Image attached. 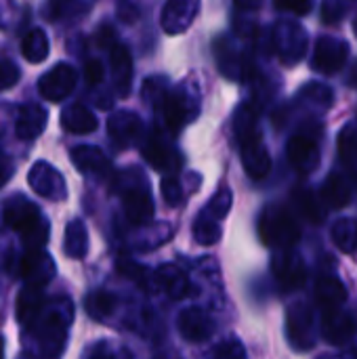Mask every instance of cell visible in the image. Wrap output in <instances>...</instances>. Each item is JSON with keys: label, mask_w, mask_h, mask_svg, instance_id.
<instances>
[{"label": "cell", "mask_w": 357, "mask_h": 359, "mask_svg": "<svg viewBox=\"0 0 357 359\" xmlns=\"http://www.w3.org/2000/svg\"><path fill=\"white\" fill-rule=\"evenodd\" d=\"M286 337L295 351H309L316 347L314 309L307 303H295L286 316Z\"/></svg>", "instance_id": "cell-9"}, {"label": "cell", "mask_w": 357, "mask_h": 359, "mask_svg": "<svg viewBox=\"0 0 357 359\" xmlns=\"http://www.w3.org/2000/svg\"><path fill=\"white\" fill-rule=\"evenodd\" d=\"M259 236L265 246L274 250H286L299 242L301 227L288 208L269 204L259 217Z\"/></svg>", "instance_id": "cell-4"}, {"label": "cell", "mask_w": 357, "mask_h": 359, "mask_svg": "<svg viewBox=\"0 0 357 359\" xmlns=\"http://www.w3.org/2000/svg\"><path fill=\"white\" fill-rule=\"evenodd\" d=\"M4 223L21 236L27 248H44L48 242V221L25 196H11L4 202Z\"/></svg>", "instance_id": "cell-3"}, {"label": "cell", "mask_w": 357, "mask_h": 359, "mask_svg": "<svg viewBox=\"0 0 357 359\" xmlns=\"http://www.w3.org/2000/svg\"><path fill=\"white\" fill-rule=\"evenodd\" d=\"M168 88L170 86H168L166 78H149V80L143 82V99L158 109Z\"/></svg>", "instance_id": "cell-38"}, {"label": "cell", "mask_w": 357, "mask_h": 359, "mask_svg": "<svg viewBox=\"0 0 357 359\" xmlns=\"http://www.w3.org/2000/svg\"><path fill=\"white\" fill-rule=\"evenodd\" d=\"M347 57H349V44L345 40L324 36L316 42L311 67L324 76H332L345 67Z\"/></svg>", "instance_id": "cell-13"}, {"label": "cell", "mask_w": 357, "mask_h": 359, "mask_svg": "<svg viewBox=\"0 0 357 359\" xmlns=\"http://www.w3.org/2000/svg\"><path fill=\"white\" fill-rule=\"evenodd\" d=\"M4 355V339L0 337V358Z\"/></svg>", "instance_id": "cell-49"}, {"label": "cell", "mask_w": 357, "mask_h": 359, "mask_svg": "<svg viewBox=\"0 0 357 359\" xmlns=\"http://www.w3.org/2000/svg\"><path fill=\"white\" fill-rule=\"evenodd\" d=\"M307 32L297 21H280L271 32V48L284 65L299 63L307 53Z\"/></svg>", "instance_id": "cell-8"}, {"label": "cell", "mask_w": 357, "mask_h": 359, "mask_svg": "<svg viewBox=\"0 0 357 359\" xmlns=\"http://www.w3.org/2000/svg\"><path fill=\"white\" fill-rule=\"evenodd\" d=\"M46 120H48V114H46V109L42 105H38V103H25L17 111L15 135L21 141H32L38 135H42V130L46 128Z\"/></svg>", "instance_id": "cell-23"}, {"label": "cell", "mask_w": 357, "mask_h": 359, "mask_svg": "<svg viewBox=\"0 0 357 359\" xmlns=\"http://www.w3.org/2000/svg\"><path fill=\"white\" fill-rule=\"evenodd\" d=\"M177 328H179V334L187 343H204L215 334L213 318L200 307H189V309L181 311V316L177 320Z\"/></svg>", "instance_id": "cell-18"}, {"label": "cell", "mask_w": 357, "mask_h": 359, "mask_svg": "<svg viewBox=\"0 0 357 359\" xmlns=\"http://www.w3.org/2000/svg\"><path fill=\"white\" fill-rule=\"evenodd\" d=\"M128 172H130V175H126L128 183L122 187L124 215L133 225H147L156 212L154 198L147 189V183H145L141 170H128Z\"/></svg>", "instance_id": "cell-7"}, {"label": "cell", "mask_w": 357, "mask_h": 359, "mask_svg": "<svg viewBox=\"0 0 357 359\" xmlns=\"http://www.w3.org/2000/svg\"><path fill=\"white\" fill-rule=\"evenodd\" d=\"M332 240L339 250L353 255L357 250V221L356 219H339L332 223Z\"/></svg>", "instance_id": "cell-35"}, {"label": "cell", "mask_w": 357, "mask_h": 359, "mask_svg": "<svg viewBox=\"0 0 357 359\" xmlns=\"http://www.w3.org/2000/svg\"><path fill=\"white\" fill-rule=\"evenodd\" d=\"M88 355H107V347H105V345L101 343L99 347L90 349V351H88Z\"/></svg>", "instance_id": "cell-47"}, {"label": "cell", "mask_w": 357, "mask_h": 359, "mask_svg": "<svg viewBox=\"0 0 357 359\" xmlns=\"http://www.w3.org/2000/svg\"><path fill=\"white\" fill-rule=\"evenodd\" d=\"M292 200H295V206H297V210L301 212V217L305 221H309L314 225H322L324 223L326 208H324V202H322L320 196H316L309 189H295Z\"/></svg>", "instance_id": "cell-28"}, {"label": "cell", "mask_w": 357, "mask_h": 359, "mask_svg": "<svg viewBox=\"0 0 357 359\" xmlns=\"http://www.w3.org/2000/svg\"><path fill=\"white\" fill-rule=\"evenodd\" d=\"M11 175H13V162L0 151V187L11 179Z\"/></svg>", "instance_id": "cell-45"}, {"label": "cell", "mask_w": 357, "mask_h": 359, "mask_svg": "<svg viewBox=\"0 0 357 359\" xmlns=\"http://www.w3.org/2000/svg\"><path fill=\"white\" fill-rule=\"evenodd\" d=\"M84 11V4L80 0H50V17L63 19L74 17Z\"/></svg>", "instance_id": "cell-40"}, {"label": "cell", "mask_w": 357, "mask_h": 359, "mask_svg": "<svg viewBox=\"0 0 357 359\" xmlns=\"http://www.w3.org/2000/svg\"><path fill=\"white\" fill-rule=\"evenodd\" d=\"M316 301H318L320 309L345 305L347 303V288L335 276H320L316 282Z\"/></svg>", "instance_id": "cell-27"}, {"label": "cell", "mask_w": 357, "mask_h": 359, "mask_svg": "<svg viewBox=\"0 0 357 359\" xmlns=\"http://www.w3.org/2000/svg\"><path fill=\"white\" fill-rule=\"evenodd\" d=\"M44 288H38V286H25L19 297H17V322L21 326H27L34 316L42 309L46 297L42 292Z\"/></svg>", "instance_id": "cell-29"}, {"label": "cell", "mask_w": 357, "mask_h": 359, "mask_svg": "<svg viewBox=\"0 0 357 359\" xmlns=\"http://www.w3.org/2000/svg\"><path fill=\"white\" fill-rule=\"evenodd\" d=\"M339 156L357 181V124H347L339 133Z\"/></svg>", "instance_id": "cell-32"}, {"label": "cell", "mask_w": 357, "mask_h": 359, "mask_svg": "<svg viewBox=\"0 0 357 359\" xmlns=\"http://www.w3.org/2000/svg\"><path fill=\"white\" fill-rule=\"evenodd\" d=\"M154 282L158 288H162L173 301H181L187 294H191L189 280L177 265H160L154 273Z\"/></svg>", "instance_id": "cell-24"}, {"label": "cell", "mask_w": 357, "mask_h": 359, "mask_svg": "<svg viewBox=\"0 0 357 359\" xmlns=\"http://www.w3.org/2000/svg\"><path fill=\"white\" fill-rule=\"evenodd\" d=\"M353 32H356V36H357V17H356V21H353Z\"/></svg>", "instance_id": "cell-50"}, {"label": "cell", "mask_w": 357, "mask_h": 359, "mask_svg": "<svg viewBox=\"0 0 357 359\" xmlns=\"http://www.w3.org/2000/svg\"><path fill=\"white\" fill-rule=\"evenodd\" d=\"M162 196H164V200H166V204H170V206H179L181 202H183V189H181V183H179V179L170 172V175H164V179H162Z\"/></svg>", "instance_id": "cell-39"}, {"label": "cell", "mask_w": 357, "mask_h": 359, "mask_svg": "<svg viewBox=\"0 0 357 359\" xmlns=\"http://www.w3.org/2000/svg\"><path fill=\"white\" fill-rule=\"evenodd\" d=\"M84 78L88 86H99L103 82V63L99 59H88L84 63Z\"/></svg>", "instance_id": "cell-44"}, {"label": "cell", "mask_w": 357, "mask_h": 359, "mask_svg": "<svg viewBox=\"0 0 357 359\" xmlns=\"http://www.w3.org/2000/svg\"><path fill=\"white\" fill-rule=\"evenodd\" d=\"M215 53H217V63L221 67V72L231 78V80H244L248 78L250 74V61L246 55L238 53L229 42L227 38H219L217 44H215Z\"/></svg>", "instance_id": "cell-22"}, {"label": "cell", "mask_w": 357, "mask_h": 359, "mask_svg": "<svg viewBox=\"0 0 357 359\" xmlns=\"http://www.w3.org/2000/svg\"><path fill=\"white\" fill-rule=\"evenodd\" d=\"M231 202H234V196H231V189L229 187H221L206 204V212L213 215L215 219H225L229 215V208H231Z\"/></svg>", "instance_id": "cell-37"}, {"label": "cell", "mask_w": 357, "mask_h": 359, "mask_svg": "<svg viewBox=\"0 0 357 359\" xmlns=\"http://www.w3.org/2000/svg\"><path fill=\"white\" fill-rule=\"evenodd\" d=\"M320 139H322V124L316 120L305 122L288 141L286 156L290 166L299 175H309L320 166Z\"/></svg>", "instance_id": "cell-6"}, {"label": "cell", "mask_w": 357, "mask_h": 359, "mask_svg": "<svg viewBox=\"0 0 357 359\" xmlns=\"http://www.w3.org/2000/svg\"><path fill=\"white\" fill-rule=\"evenodd\" d=\"M240 11H257L261 6V0H234Z\"/></svg>", "instance_id": "cell-46"}, {"label": "cell", "mask_w": 357, "mask_h": 359, "mask_svg": "<svg viewBox=\"0 0 357 359\" xmlns=\"http://www.w3.org/2000/svg\"><path fill=\"white\" fill-rule=\"evenodd\" d=\"M107 133H109L112 141L124 149V147L141 141V137L145 135V126H143L141 116H137L135 111H128V109H120L109 116Z\"/></svg>", "instance_id": "cell-17"}, {"label": "cell", "mask_w": 357, "mask_h": 359, "mask_svg": "<svg viewBox=\"0 0 357 359\" xmlns=\"http://www.w3.org/2000/svg\"><path fill=\"white\" fill-rule=\"evenodd\" d=\"M320 334L330 345H347L357 334V318L343 309V305L337 307H324L322 309V322H320Z\"/></svg>", "instance_id": "cell-10"}, {"label": "cell", "mask_w": 357, "mask_h": 359, "mask_svg": "<svg viewBox=\"0 0 357 359\" xmlns=\"http://www.w3.org/2000/svg\"><path fill=\"white\" fill-rule=\"evenodd\" d=\"M213 355L215 358H225V359H238L246 355V349L242 347V343L238 339H227L225 343L217 345L213 349Z\"/></svg>", "instance_id": "cell-41"}, {"label": "cell", "mask_w": 357, "mask_h": 359, "mask_svg": "<svg viewBox=\"0 0 357 359\" xmlns=\"http://www.w3.org/2000/svg\"><path fill=\"white\" fill-rule=\"evenodd\" d=\"M76 69L67 63H57L38 80V90L48 101H63L76 86Z\"/></svg>", "instance_id": "cell-16"}, {"label": "cell", "mask_w": 357, "mask_h": 359, "mask_svg": "<svg viewBox=\"0 0 357 359\" xmlns=\"http://www.w3.org/2000/svg\"><path fill=\"white\" fill-rule=\"evenodd\" d=\"M107 48H109V67H112V80H114L116 93L120 97H126L130 93V86H133L130 50L120 42H112Z\"/></svg>", "instance_id": "cell-20"}, {"label": "cell", "mask_w": 357, "mask_h": 359, "mask_svg": "<svg viewBox=\"0 0 357 359\" xmlns=\"http://www.w3.org/2000/svg\"><path fill=\"white\" fill-rule=\"evenodd\" d=\"M19 76H21V72L11 59H0V90L17 84Z\"/></svg>", "instance_id": "cell-43"}, {"label": "cell", "mask_w": 357, "mask_h": 359, "mask_svg": "<svg viewBox=\"0 0 357 359\" xmlns=\"http://www.w3.org/2000/svg\"><path fill=\"white\" fill-rule=\"evenodd\" d=\"M57 273L53 259L44 252V248H27L19 261V276L23 278L25 286L44 288Z\"/></svg>", "instance_id": "cell-14"}, {"label": "cell", "mask_w": 357, "mask_h": 359, "mask_svg": "<svg viewBox=\"0 0 357 359\" xmlns=\"http://www.w3.org/2000/svg\"><path fill=\"white\" fill-rule=\"evenodd\" d=\"M320 198L326 206H330L332 210H341L351 202V187L347 183V179L339 172H330L322 185Z\"/></svg>", "instance_id": "cell-26"}, {"label": "cell", "mask_w": 357, "mask_h": 359, "mask_svg": "<svg viewBox=\"0 0 357 359\" xmlns=\"http://www.w3.org/2000/svg\"><path fill=\"white\" fill-rule=\"evenodd\" d=\"M194 240L202 246H213L221 240V225H219V219H215L213 215H208L206 210H202L196 221H194Z\"/></svg>", "instance_id": "cell-33"}, {"label": "cell", "mask_w": 357, "mask_h": 359, "mask_svg": "<svg viewBox=\"0 0 357 359\" xmlns=\"http://www.w3.org/2000/svg\"><path fill=\"white\" fill-rule=\"evenodd\" d=\"M164 116V124L173 135H177L185 124L198 118L200 114V95L191 82H181L175 88H168L160 107Z\"/></svg>", "instance_id": "cell-5"}, {"label": "cell", "mask_w": 357, "mask_h": 359, "mask_svg": "<svg viewBox=\"0 0 357 359\" xmlns=\"http://www.w3.org/2000/svg\"><path fill=\"white\" fill-rule=\"evenodd\" d=\"M61 126L72 135H88V133L97 130L99 122H97V116L88 107H84L80 103H74L69 107H63Z\"/></svg>", "instance_id": "cell-25"}, {"label": "cell", "mask_w": 357, "mask_h": 359, "mask_svg": "<svg viewBox=\"0 0 357 359\" xmlns=\"http://www.w3.org/2000/svg\"><path fill=\"white\" fill-rule=\"evenodd\" d=\"M74 307L65 297L44 301L42 309L34 316V320L23 326L25 339L34 341V351L44 358H57L65 349L67 328L72 324Z\"/></svg>", "instance_id": "cell-1"}, {"label": "cell", "mask_w": 357, "mask_h": 359, "mask_svg": "<svg viewBox=\"0 0 357 359\" xmlns=\"http://www.w3.org/2000/svg\"><path fill=\"white\" fill-rule=\"evenodd\" d=\"M84 307H86V313L93 320H107L109 316H114V311L118 307V301L107 290H95L84 299Z\"/></svg>", "instance_id": "cell-34"}, {"label": "cell", "mask_w": 357, "mask_h": 359, "mask_svg": "<svg viewBox=\"0 0 357 359\" xmlns=\"http://www.w3.org/2000/svg\"><path fill=\"white\" fill-rule=\"evenodd\" d=\"M50 44H48V36L44 34V29L34 27L29 29L23 40H21V55L29 61V63H42L48 57Z\"/></svg>", "instance_id": "cell-30"}, {"label": "cell", "mask_w": 357, "mask_h": 359, "mask_svg": "<svg viewBox=\"0 0 357 359\" xmlns=\"http://www.w3.org/2000/svg\"><path fill=\"white\" fill-rule=\"evenodd\" d=\"M271 271L276 282L284 290H299L307 280V267L303 259L297 252H292V248L278 250V255L271 261Z\"/></svg>", "instance_id": "cell-15"}, {"label": "cell", "mask_w": 357, "mask_h": 359, "mask_svg": "<svg viewBox=\"0 0 357 359\" xmlns=\"http://www.w3.org/2000/svg\"><path fill=\"white\" fill-rule=\"evenodd\" d=\"M63 250L72 259H82L88 252V233L80 219H74L65 227V244Z\"/></svg>", "instance_id": "cell-31"}, {"label": "cell", "mask_w": 357, "mask_h": 359, "mask_svg": "<svg viewBox=\"0 0 357 359\" xmlns=\"http://www.w3.org/2000/svg\"><path fill=\"white\" fill-rule=\"evenodd\" d=\"M27 183L38 196H42L50 202H63L67 198V185H65L63 175L44 160H38L29 168Z\"/></svg>", "instance_id": "cell-12"}, {"label": "cell", "mask_w": 357, "mask_h": 359, "mask_svg": "<svg viewBox=\"0 0 357 359\" xmlns=\"http://www.w3.org/2000/svg\"><path fill=\"white\" fill-rule=\"evenodd\" d=\"M349 86L357 88V63H353L351 72H349Z\"/></svg>", "instance_id": "cell-48"}, {"label": "cell", "mask_w": 357, "mask_h": 359, "mask_svg": "<svg viewBox=\"0 0 357 359\" xmlns=\"http://www.w3.org/2000/svg\"><path fill=\"white\" fill-rule=\"evenodd\" d=\"M274 4L282 13H292L297 17H303L311 11L314 0H274Z\"/></svg>", "instance_id": "cell-42"}, {"label": "cell", "mask_w": 357, "mask_h": 359, "mask_svg": "<svg viewBox=\"0 0 357 359\" xmlns=\"http://www.w3.org/2000/svg\"><path fill=\"white\" fill-rule=\"evenodd\" d=\"M141 151H143V158L154 168L164 170V172H175L183 164L181 154L175 149L170 139L166 135H162V130H158V128H154L151 133L141 137Z\"/></svg>", "instance_id": "cell-11"}, {"label": "cell", "mask_w": 357, "mask_h": 359, "mask_svg": "<svg viewBox=\"0 0 357 359\" xmlns=\"http://www.w3.org/2000/svg\"><path fill=\"white\" fill-rule=\"evenodd\" d=\"M72 162L74 166L84 172V175H93L99 179H105L112 175L114 166L112 160L103 154V149L95 147V145H78L72 149Z\"/></svg>", "instance_id": "cell-21"}, {"label": "cell", "mask_w": 357, "mask_h": 359, "mask_svg": "<svg viewBox=\"0 0 357 359\" xmlns=\"http://www.w3.org/2000/svg\"><path fill=\"white\" fill-rule=\"evenodd\" d=\"M200 0H166L162 8V27L166 34L185 32L198 15Z\"/></svg>", "instance_id": "cell-19"}, {"label": "cell", "mask_w": 357, "mask_h": 359, "mask_svg": "<svg viewBox=\"0 0 357 359\" xmlns=\"http://www.w3.org/2000/svg\"><path fill=\"white\" fill-rule=\"evenodd\" d=\"M303 99H307L309 103H314V105H318V107H322V109H328L330 105H332V101H335V93H332V88H328L326 84H322V82H311V84H307L305 88H303Z\"/></svg>", "instance_id": "cell-36"}, {"label": "cell", "mask_w": 357, "mask_h": 359, "mask_svg": "<svg viewBox=\"0 0 357 359\" xmlns=\"http://www.w3.org/2000/svg\"><path fill=\"white\" fill-rule=\"evenodd\" d=\"M236 137L240 143L242 164L248 177L252 179H265L271 170V156L263 143V135L259 130V111L255 105L244 103L236 111Z\"/></svg>", "instance_id": "cell-2"}]
</instances>
